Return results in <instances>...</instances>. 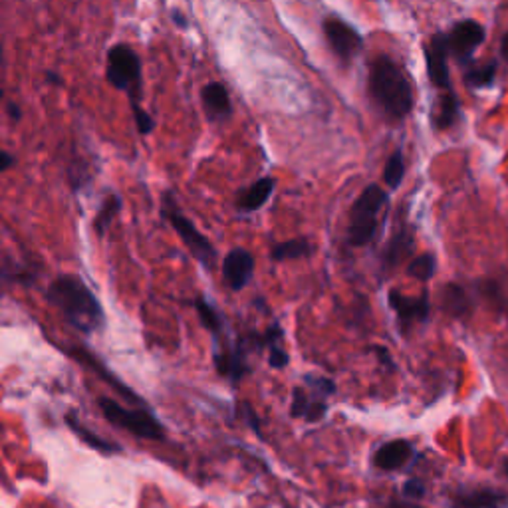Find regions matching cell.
<instances>
[{
  "mask_svg": "<svg viewBox=\"0 0 508 508\" xmlns=\"http://www.w3.org/2000/svg\"><path fill=\"white\" fill-rule=\"evenodd\" d=\"M389 306L396 312L401 330L407 332L413 324H421L429 318V296L421 294V296H405L404 292L391 290L389 292Z\"/></svg>",
  "mask_w": 508,
  "mask_h": 508,
  "instance_id": "9c48e42d",
  "label": "cell"
},
{
  "mask_svg": "<svg viewBox=\"0 0 508 508\" xmlns=\"http://www.w3.org/2000/svg\"><path fill=\"white\" fill-rule=\"evenodd\" d=\"M458 119V104L453 94H445L439 100L437 113H435V124L439 129H450Z\"/></svg>",
  "mask_w": 508,
  "mask_h": 508,
  "instance_id": "603a6c76",
  "label": "cell"
},
{
  "mask_svg": "<svg viewBox=\"0 0 508 508\" xmlns=\"http://www.w3.org/2000/svg\"><path fill=\"white\" fill-rule=\"evenodd\" d=\"M195 308H196V312H199V318H201L203 326L207 327V330H211L212 335H217V338H220V335H225L227 324H225L223 316H220V312L215 306L209 304L207 300L199 296V298L195 300Z\"/></svg>",
  "mask_w": 508,
  "mask_h": 508,
  "instance_id": "44dd1931",
  "label": "cell"
},
{
  "mask_svg": "<svg viewBox=\"0 0 508 508\" xmlns=\"http://www.w3.org/2000/svg\"><path fill=\"white\" fill-rule=\"evenodd\" d=\"M504 469H506V473H508V461H506V466H504Z\"/></svg>",
  "mask_w": 508,
  "mask_h": 508,
  "instance_id": "f35d334b",
  "label": "cell"
},
{
  "mask_svg": "<svg viewBox=\"0 0 508 508\" xmlns=\"http://www.w3.org/2000/svg\"><path fill=\"white\" fill-rule=\"evenodd\" d=\"M404 496L407 501H419L425 496V485L419 479H409L404 485Z\"/></svg>",
  "mask_w": 508,
  "mask_h": 508,
  "instance_id": "f546056e",
  "label": "cell"
},
{
  "mask_svg": "<svg viewBox=\"0 0 508 508\" xmlns=\"http://www.w3.org/2000/svg\"><path fill=\"white\" fill-rule=\"evenodd\" d=\"M65 421L70 423V427L78 433V435L86 441L88 445H92V447H96V449H100V450H104V453H112V450H118V447L113 445V443H108V441L105 439H100L97 435H94L92 431H88L84 425H81L80 421H78V417L73 415V413H68L65 415Z\"/></svg>",
  "mask_w": 508,
  "mask_h": 508,
  "instance_id": "484cf974",
  "label": "cell"
},
{
  "mask_svg": "<svg viewBox=\"0 0 508 508\" xmlns=\"http://www.w3.org/2000/svg\"><path fill=\"white\" fill-rule=\"evenodd\" d=\"M201 100L211 121H225L233 116L231 96H228V89L220 81H209L201 89Z\"/></svg>",
  "mask_w": 508,
  "mask_h": 508,
  "instance_id": "5bb4252c",
  "label": "cell"
},
{
  "mask_svg": "<svg viewBox=\"0 0 508 508\" xmlns=\"http://www.w3.org/2000/svg\"><path fill=\"white\" fill-rule=\"evenodd\" d=\"M405 177V161H404V153L396 151L385 163V169H383V181L388 183L391 189H396L399 187V183L404 181Z\"/></svg>",
  "mask_w": 508,
  "mask_h": 508,
  "instance_id": "4316f807",
  "label": "cell"
},
{
  "mask_svg": "<svg viewBox=\"0 0 508 508\" xmlns=\"http://www.w3.org/2000/svg\"><path fill=\"white\" fill-rule=\"evenodd\" d=\"M370 96L391 121H401L413 110L412 84L404 70L388 56H378L370 65Z\"/></svg>",
  "mask_w": 508,
  "mask_h": 508,
  "instance_id": "7a4b0ae2",
  "label": "cell"
},
{
  "mask_svg": "<svg viewBox=\"0 0 508 508\" xmlns=\"http://www.w3.org/2000/svg\"><path fill=\"white\" fill-rule=\"evenodd\" d=\"M453 508H506L508 506V495L503 490L479 487L471 490H458L450 501Z\"/></svg>",
  "mask_w": 508,
  "mask_h": 508,
  "instance_id": "4fadbf2b",
  "label": "cell"
},
{
  "mask_svg": "<svg viewBox=\"0 0 508 508\" xmlns=\"http://www.w3.org/2000/svg\"><path fill=\"white\" fill-rule=\"evenodd\" d=\"M312 252V244H310L306 239H292L286 242H278L273 249V257L274 262H284V260H298V258H306Z\"/></svg>",
  "mask_w": 508,
  "mask_h": 508,
  "instance_id": "ffe728a7",
  "label": "cell"
},
{
  "mask_svg": "<svg viewBox=\"0 0 508 508\" xmlns=\"http://www.w3.org/2000/svg\"><path fill=\"white\" fill-rule=\"evenodd\" d=\"M304 383L308 385V388H312L316 389L318 393H322L324 397H330L332 393H335V383L332 380H327V378H322V375H314V373H310L304 378Z\"/></svg>",
  "mask_w": 508,
  "mask_h": 508,
  "instance_id": "f1b7e54d",
  "label": "cell"
},
{
  "mask_svg": "<svg viewBox=\"0 0 508 508\" xmlns=\"http://www.w3.org/2000/svg\"><path fill=\"white\" fill-rule=\"evenodd\" d=\"M6 110H8V113H11L14 121H19L22 118V112H20V108L16 104H8Z\"/></svg>",
  "mask_w": 508,
  "mask_h": 508,
  "instance_id": "836d02e7",
  "label": "cell"
},
{
  "mask_svg": "<svg viewBox=\"0 0 508 508\" xmlns=\"http://www.w3.org/2000/svg\"><path fill=\"white\" fill-rule=\"evenodd\" d=\"M441 302H443V310L450 318H466L471 314L473 310V302L471 296L466 294L463 286L458 284H447L443 289V296H441Z\"/></svg>",
  "mask_w": 508,
  "mask_h": 508,
  "instance_id": "ac0fdd59",
  "label": "cell"
},
{
  "mask_svg": "<svg viewBox=\"0 0 508 508\" xmlns=\"http://www.w3.org/2000/svg\"><path fill=\"white\" fill-rule=\"evenodd\" d=\"M385 203H388V195L381 187L370 185L351 204L348 227V241L351 247H366L373 241L380 223V212L385 207Z\"/></svg>",
  "mask_w": 508,
  "mask_h": 508,
  "instance_id": "3957f363",
  "label": "cell"
},
{
  "mask_svg": "<svg viewBox=\"0 0 508 508\" xmlns=\"http://www.w3.org/2000/svg\"><path fill=\"white\" fill-rule=\"evenodd\" d=\"M501 56H503V58L508 62V32H506L504 38H503V44H501Z\"/></svg>",
  "mask_w": 508,
  "mask_h": 508,
  "instance_id": "e575fe53",
  "label": "cell"
},
{
  "mask_svg": "<svg viewBox=\"0 0 508 508\" xmlns=\"http://www.w3.org/2000/svg\"><path fill=\"white\" fill-rule=\"evenodd\" d=\"M435 268H437V262L435 257H433L431 252H425L419 254V257H415L412 262H409V268L407 273L412 274L417 281H431L433 274H435Z\"/></svg>",
  "mask_w": 508,
  "mask_h": 508,
  "instance_id": "d4e9b609",
  "label": "cell"
},
{
  "mask_svg": "<svg viewBox=\"0 0 508 508\" xmlns=\"http://www.w3.org/2000/svg\"><path fill=\"white\" fill-rule=\"evenodd\" d=\"M425 56H427V73L429 80L441 89L449 88V48L447 35H435L429 44L425 46Z\"/></svg>",
  "mask_w": 508,
  "mask_h": 508,
  "instance_id": "8fae6325",
  "label": "cell"
},
{
  "mask_svg": "<svg viewBox=\"0 0 508 508\" xmlns=\"http://www.w3.org/2000/svg\"><path fill=\"white\" fill-rule=\"evenodd\" d=\"M171 16H173V20L179 24V27H185V22H187V20H185V16H183L181 12H179V11H173V12H171Z\"/></svg>",
  "mask_w": 508,
  "mask_h": 508,
  "instance_id": "d590c367",
  "label": "cell"
},
{
  "mask_svg": "<svg viewBox=\"0 0 508 508\" xmlns=\"http://www.w3.org/2000/svg\"><path fill=\"white\" fill-rule=\"evenodd\" d=\"M276 189V181L273 177H260L258 181H254L249 189H244L239 195L236 207L241 212H254L265 207L270 196H273Z\"/></svg>",
  "mask_w": 508,
  "mask_h": 508,
  "instance_id": "e0dca14e",
  "label": "cell"
},
{
  "mask_svg": "<svg viewBox=\"0 0 508 508\" xmlns=\"http://www.w3.org/2000/svg\"><path fill=\"white\" fill-rule=\"evenodd\" d=\"M496 76V62H485L481 65H474L465 73V81L469 88H487L495 81Z\"/></svg>",
  "mask_w": 508,
  "mask_h": 508,
  "instance_id": "cb8c5ba5",
  "label": "cell"
},
{
  "mask_svg": "<svg viewBox=\"0 0 508 508\" xmlns=\"http://www.w3.org/2000/svg\"><path fill=\"white\" fill-rule=\"evenodd\" d=\"M254 274V257L242 247H236L223 260V281L233 292L247 289Z\"/></svg>",
  "mask_w": 508,
  "mask_h": 508,
  "instance_id": "30bf717a",
  "label": "cell"
},
{
  "mask_svg": "<svg viewBox=\"0 0 508 508\" xmlns=\"http://www.w3.org/2000/svg\"><path fill=\"white\" fill-rule=\"evenodd\" d=\"M105 80L112 88L126 92L131 105L139 104L142 97V60L137 52L127 44H116L110 48L105 58Z\"/></svg>",
  "mask_w": 508,
  "mask_h": 508,
  "instance_id": "277c9868",
  "label": "cell"
},
{
  "mask_svg": "<svg viewBox=\"0 0 508 508\" xmlns=\"http://www.w3.org/2000/svg\"><path fill=\"white\" fill-rule=\"evenodd\" d=\"M163 217H165L171 227L175 228V233L179 235V239L183 241V244L189 250L195 260L199 262L203 268L211 270L215 266L217 262V250L212 244L209 242V239L204 235L199 233V228H196L189 219H187L181 209H179V204L175 201L173 193H165L163 195V207H161Z\"/></svg>",
  "mask_w": 508,
  "mask_h": 508,
  "instance_id": "8992f818",
  "label": "cell"
},
{
  "mask_svg": "<svg viewBox=\"0 0 508 508\" xmlns=\"http://www.w3.org/2000/svg\"><path fill=\"white\" fill-rule=\"evenodd\" d=\"M306 385V383H304ZM292 417H302L310 423H316L319 419H324V415L327 412L326 397L322 393H318L312 388H296L292 391Z\"/></svg>",
  "mask_w": 508,
  "mask_h": 508,
  "instance_id": "7c38bea8",
  "label": "cell"
},
{
  "mask_svg": "<svg viewBox=\"0 0 508 508\" xmlns=\"http://www.w3.org/2000/svg\"><path fill=\"white\" fill-rule=\"evenodd\" d=\"M12 165H14L12 155L4 150H0V173H4V171H8Z\"/></svg>",
  "mask_w": 508,
  "mask_h": 508,
  "instance_id": "1f68e13d",
  "label": "cell"
},
{
  "mask_svg": "<svg viewBox=\"0 0 508 508\" xmlns=\"http://www.w3.org/2000/svg\"><path fill=\"white\" fill-rule=\"evenodd\" d=\"M324 35L332 52L338 56L342 62H350L359 52V48H362V36H359V32L346 20L335 19V16H330V19L324 20Z\"/></svg>",
  "mask_w": 508,
  "mask_h": 508,
  "instance_id": "52a82bcc",
  "label": "cell"
},
{
  "mask_svg": "<svg viewBox=\"0 0 508 508\" xmlns=\"http://www.w3.org/2000/svg\"><path fill=\"white\" fill-rule=\"evenodd\" d=\"M0 56H3V46H0Z\"/></svg>",
  "mask_w": 508,
  "mask_h": 508,
  "instance_id": "74e56055",
  "label": "cell"
},
{
  "mask_svg": "<svg viewBox=\"0 0 508 508\" xmlns=\"http://www.w3.org/2000/svg\"><path fill=\"white\" fill-rule=\"evenodd\" d=\"M119 209H121L119 195L112 193V195L105 196L100 211H97V217H96V223H94L97 235L100 236L105 235V231H108L110 225H112V220L119 215Z\"/></svg>",
  "mask_w": 508,
  "mask_h": 508,
  "instance_id": "7402d4cb",
  "label": "cell"
},
{
  "mask_svg": "<svg viewBox=\"0 0 508 508\" xmlns=\"http://www.w3.org/2000/svg\"><path fill=\"white\" fill-rule=\"evenodd\" d=\"M48 300L65 322L81 334H92L104 326V308L96 294L76 274H62L48 286Z\"/></svg>",
  "mask_w": 508,
  "mask_h": 508,
  "instance_id": "6da1fadb",
  "label": "cell"
},
{
  "mask_svg": "<svg viewBox=\"0 0 508 508\" xmlns=\"http://www.w3.org/2000/svg\"><path fill=\"white\" fill-rule=\"evenodd\" d=\"M262 340H265V348L268 350V364L273 367H282L289 366V354L282 348V327L278 324H273L268 330L262 334Z\"/></svg>",
  "mask_w": 508,
  "mask_h": 508,
  "instance_id": "d6986e66",
  "label": "cell"
},
{
  "mask_svg": "<svg viewBox=\"0 0 508 508\" xmlns=\"http://www.w3.org/2000/svg\"><path fill=\"white\" fill-rule=\"evenodd\" d=\"M385 508H419L413 501H401V498H391V501L385 504Z\"/></svg>",
  "mask_w": 508,
  "mask_h": 508,
  "instance_id": "d6a6232c",
  "label": "cell"
},
{
  "mask_svg": "<svg viewBox=\"0 0 508 508\" xmlns=\"http://www.w3.org/2000/svg\"><path fill=\"white\" fill-rule=\"evenodd\" d=\"M485 40V28L477 20L457 22L447 35L449 54H453L457 60L466 62L474 54V50Z\"/></svg>",
  "mask_w": 508,
  "mask_h": 508,
  "instance_id": "ba28073f",
  "label": "cell"
},
{
  "mask_svg": "<svg viewBox=\"0 0 508 508\" xmlns=\"http://www.w3.org/2000/svg\"><path fill=\"white\" fill-rule=\"evenodd\" d=\"M97 405H100L105 419L112 425H116V427L131 433V435L150 441L165 439L163 425L158 421V417L151 412H147V409H129L121 405L119 401H113L110 397H100L97 399Z\"/></svg>",
  "mask_w": 508,
  "mask_h": 508,
  "instance_id": "5b68a950",
  "label": "cell"
},
{
  "mask_svg": "<svg viewBox=\"0 0 508 508\" xmlns=\"http://www.w3.org/2000/svg\"><path fill=\"white\" fill-rule=\"evenodd\" d=\"M413 252V235L412 228L405 225L396 227V233H393L391 241L388 244V249L383 252V268H396L401 262H405Z\"/></svg>",
  "mask_w": 508,
  "mask_h": 508,
  "instance_id": "2e32d148",
  "label": "cell"
},
{
  "mask_svg": "<svg viewBox=\"0 0 508 508\" xmlns=\"http://www.w3.org/2000/svg\"><path fill=\"white\" fill-rule=\"evenodd\" d=\"M413 457V445L404 439L389 441L381 445L373 455V465L381 471H397Z\"/></svg>",
  "mask_w": 508,
  "mask_h": 508,
  "instance_id": "9a60e30c",
  "label": "cell"
},
{
  "mask_svg": "<svg viewBox=\"0 0 508 508\" xmlns=\"http://www.w3.org/2000/svg\"><path fill=\"white\" fill-rule=\"evenodd\" d=\"M131 110H134V118H135V126H137L139 134H142V135L151 134V131L155 129V121L151 118V113L145 112L139 104L131 105Z\"/></svg>",
  "mask_w": 508,
  "mask_h": 508,
  "instance_id": "83f0119b",
  "label": "cell"
},
{
  "mask_svg": "<svg viewBox=\"0 0 508 508\" xmlns=\"http://www.w3.org/2000/svg\"><path fill=\"white\" fill-rule=\"evenodd\" d=\"M373 351H375V354H378L381 366L388 367V370H393V359H391V356H389V351H388V350L381 348V346H373Z\"/></svg>",
  "mask_w": 508,
  "mask_h": 508,
  "instance_id": "4dcf8cb0",
  "label": "cell"
},
{
  "mask_svg": "<svg viewBox=\"0 0 508 508\" xmlns=\"http://www.w3.org/2000/svg\"><path fill=\"white\" fill-rule=\"evenodd\" d=\"M46 78H48V80H50V81H52V84H60V78H58V76H56V73H54V72H46Z\"/></svg>",
  "mask_w": 508,
  "mask_h": 508,
  "instance_id": "8d00e7d4",
  "label": "cell"
}]
</instances>
